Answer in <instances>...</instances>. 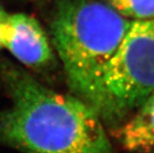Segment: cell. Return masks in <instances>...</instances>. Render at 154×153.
Returning <instances> with one entry per match:
<instances>
[{
  "label": "cell",
  "mask_w": 154,
  "mask_h": 153,
  "mask_svg": "<svg viewBox=\"0 0 154 153\" xmlns=\"http://www.w3.org/2000/svg\"><path fill=\"white\" fill-rule=\"evenodd\" d=\"M4 48L23 65L44 68L52 64L54 54L40 23L24 13L9 14Z\"/></svg>",
  "instance_id": "277c9868"
},
{
  "label": "cell",
  "mask_w": 154,
  "mask_h": 153,
  "mask_svg": "<svg viewBox=\"0 0 154 153\" xmlns=\"http://www.w3.org/2000/svg\"><path fill=\"white\" fill-rule=\"evenodd\" d=\"M154 92V19L132 20L106 66L101 120L117 127Z\"/></svg>",
  "instance_id": "3957f363"
},
{
  "label": "cell",
  "mask_w": 154,
  "mask_h": 153,
  "mask_svg": "<svg viewBox=\"0 0 154 153\" xmlns=\"http://www.w3.org/2000/svg\"><path fill=\"white\" fill-rule=\"evenodd\" d=\"M3 78L10 105L0 115V141L25 153H114L103 122L76 96L42 85L17 66Z\"/></svg>",
  "instance_id": "6da1fadb"
},
{
  "label": "cell",
  "mask_w": 154,
  "mask_h": 153,
  "mask_svg": "<svg viewBox=\"0 0 154 153\" xmlns=\"http://www.w3.org/2000/svg\"><path fill=\"white\" fill-rule=\"evenodd\" d=\"M116 128L115 136L125 150L148 152L154 149V92Z\"/></svg>",
  "instance_id": "5b68a950"
},
{
  "label": "cell",
  "mask_w": 154,
  "mask_h": 153,
  "mask_svg": "<svg viewBox=\"0 0 154 153\" xmlns=\"http://www.w3.org/2000/svg\"><path fill=\"white\" fill-rule=\"evenodd\" d=\"M132 20L107 2L62 0L51 22L52 43L75 96L99 116L106 66Z\"/></svg>",
  "instance_id": "7a4b0ae2"
},
{
  "label": "cell",
  "mask_w": 154,
  "mask_h": 153,
  "mask_svg": "<svg viewBox=\"0 0 154 153\" xmlns=\"http://www.w3.org/2000/svg\"><path fill=\"white\" fill-rule=\"evenodd\" d=\"M106 2L131 20L154 19V0H106Z\"/></svg>",
  "instance_id": "8992f818"
},
{
  "label": "cell",
  "mask_w": 154,
  "mask_h": 153,
  "mask_svg": "<svg viewBox=\"0 0 154 153\" xmlns=\"http://www.w3.org/2000/svg\"><path fill=\"white\" fill-rule=\"evenodd\" d=\"M9 13H8L0 5V49L4 48L5 40L8 29Z\"/></svg>",
  "instance_id": "52a82bcc"
}]
</instances>
